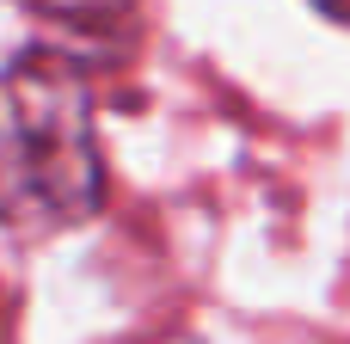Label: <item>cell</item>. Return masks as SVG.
Returning <instances> with one entry per match:
<instances>
[{
  "instance_id": "cell-1",
  "label": "cell",
  "mask_w": 350,
  "mask_h": 344,
  "mask_svg": "<svg viewBox=\"0 0 350 344\" xmlns=\"http://www.w3.org/2000/svg\"><path fill=\"white\" fill-rule=\"evenodd\" d=\"M105 203V154L92 86L68 55L0 68V222L12 234H62Z\"/></svg>"
},
{
  "instance_id": "cell-2",
  "label": "cell",
  "mask_w": 350,
  "mask_h": 344,
  "mask_svg": "<svg viewBox=\"0 0 350 344\" xmlns=\"http://www.w3.org/2000/svg\"><path fill=\"white\" fill-rule=\"evenodd\" d=\"M25 6L74 37H92V43H117L135 31V0H25Z\"/></svg>"
}]
</instances>
